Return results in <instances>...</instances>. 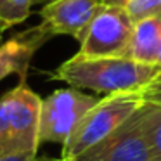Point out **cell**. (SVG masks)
Instances as JSON below:
<instances>
[{"instance_id":"1","label":"cell","mask_w":161,"mask_h":161,"mask_svg":"<svg viewBox=\"0 0 161 161\" xmlns=\"http://www.w3.org/2000/svg\"><path fill=\"white\" fill-rule=\"evenodd\" d=\"M161 66L146 64L128 57H94L76 52L50 73L52 80H59L73 88H87L99 94H116L146 88L158 75Z\"/></svg>"},{"instance_id":"2","label":"cell","mask_w":161,"mask_h":161,"mask_svg":"<svg viewBox=\"0 0 161 161\" xmlns=\"http://www.w3.org/2000/svg\"><path fill=\"white\" fill-rule=\"evenodd\" d=\"M142 90L116 92V94H109L99 99L97 104L78 123L71 137L63 144L61 158L68 161L87 151L94 144L101 142L119 125H123L142 106Z\"/></svg>"},{"instance_id":"3","label":"cell","mask_w":161,"mask_h":161,"mask_svg":"<svg viewBox=\"0 0 161 161\" xmlns=\"http://www.w3.org/2000/svg\"><path fill=\"white\" fill-rule=\"evenodd\" d=\"M99 102V97L85 94L80 88H59L42 99L38 139L63 146L83 116Z\"/></svg>"},{"instance_id":"4","label":"cell","mask_w":161,"mask_h":161,"mask_svg":"<svg viewBox=\"0 0 161 161\" xmlns=\"http://www.w3.org/2000/svg\"><path fill=\"white\" fill-rule=\"evenodd\" d=\"M133 25L125 7L102 5L78 42V52L94 57H126Z\"/></svg>"},{"instance_id":"5","label":"cell","mask_w":161,"mask_h":161,"mask_svg":"<svg viewBox=\"0 0 161 161\" xmlns=\"http://www.w3.org/2000/svg\"><path fill=\"white\" fill-rule=\"evenodd\" d=\"M68 161H161L140 128L137 111L101 142Z\"/></svg>"},{"instance_id":"6","label":"cell","mask_w":161,"mask_h":161,"mask_svg":"<svg viewBox=\"0 0 161 161\" xmlns=\"http://www.w3.org/2000/svg\"><path fill=\"white\" fill-rule=\"evenodd\" d=\"M0 99L4 101L7 109L14 154L38 153L42 97L33 92L26 81H19V85L5 92Z\"/></svg>"},{"instance_id":"7","label":"cell","mask_w":161,"mask_h":161,"mask_svg":"<svg viewBox=\"0 0 161 161\" xmlns=\"http://www.w3.org/2000/svg\"><path fill=\"white\" fill-rule=\"evenodd\" d=\"M102 5L104 0H47L40 18L54 36L68 35L80 42Z\"/></svg>"},{"instance_id":"8","label":"cell","mask_w":161,"mask_h":161,"mask_svg":"<svg viewBox=\"0 0 161 161\" xmlns=\"http://www.w3.org/2000/svg\"><path fill=\"white\" fill-rule=\"evenodd\" d=\"M52 36V31L40 23L38 26L19 31L7 42L0 43V81L11 75H18L21 81H26L31 57Z\"/></svg>"},{"instance_id":"9","label":"cell","mask_w":161,"mask_h":161,"mask_svg":"<svg viewBox=\"0 0 161 161\" xmlns=\"http://www.w3.org/2000/svg\"><path fill=\"white\" fill-rule=\"evenodd\" d=\"M159 42H161V16L140 19L133 25L126 57L139 61V63L156 64Z\"/></svg>"},{"instance_id":"10","label":"cell","mask_w":161,"mask_h":161,"mask_svg":"<svg viewBox=\"0 0 161 161\" xmlns=\"http://www.w3.org/2000/svg\"><path fill=\"white\" fill-rule=\"evenodd\" d=\"M137 118L146 139L161 158V102L144 99L142 106L137 109Z\"/></svg>"},{"instance_id":"11","label":"cell","mask_w":161,"mask_h":161,"mask_svg":"<svg viewBox=\"0 0 161 161\" xmlns=\"http://www.w3.org/2000/svg\"><path fill=\"white\" fill-rule=\"evenodd\" d=\"M35 0H0V35L25 23Z\"/></svg>"},{"instance_id":"12","label":"cell","mask_w":161,"mask_h":161,"mask_svg":"<svg viewBox=\"0 0 161 161\" xmlns=\"http://www.w3.org/2000/svg\"><path fill=\"white\" fill-rule=\"evenodd\" d=\"M125 9L133 23H137L146 18L161 16V0H128Z\"/></svg>"},{"instance_id":"13","label":"cell","mask_w":161,"mask_h":161,"mask_svg":"<svg viewBox=\"0 0 161 161\" xmlns=\"http://www.w3.org/2000/svg\"><path fill=\"white\" fill-rule=\"evenodd\" d=\"M11 154H14V151H12L11 125H9V116H7L5 104L0 99V159L5 156H11Z\"/></svg>"},{"instance_id":"14","label":"cell","mask_w":161,"mask_h":161,"mask_svg":"<svg viewBox=\"0 0 161 161\" xmlns=\"http://www.w3.org/2000/svg\"><path fill=\"white\" fill-rule=\"evenodd\" d=\"M142 95L144 99L149 101H159L161 102V73L147 85L146 88H142Z\"/></svg>"},{"instance_id":"15","label":"cell","mask_w":161,"mask_h":161,"mask_svg":"<svg viewBox=\"0 0 161 161\" xmlns=\"http://www.w3.org/2000/svg\"><path fill=\"white\" fill-rule=\"evenodd\" d=\"M35 159H36V153H19V154L5 156L0 161H35Z\"/></svg>"},{"instance_id":"16","label":"cell","mask_w":161,"mask_h":161,"mask_svg":"<svg viewBox=\"0 0 161 161\" xmlns=\"http://www.w3.org/2000/svg\"><path fill=\"white\" fill-rule=\"evenodd\" d=\"M128 0H104V5H113V7H126Z\"/></svg>"},{"instance_id":"17","label":"cell","mask_w":161,"mask_h":161,"mask_svg":"<svg viewBox=\"0 0 161 161\" xmlns=\"http://www.w3.org/2000/svg\"><path fill=\"white\" fill-rule=\"evenodd\" d=\"M35 161H64L63 158H38L36 156Z\"/></svg>"},{"instance_id":"18","label":"cell","mask_w":161,"mask_h":161,"mask_svg":"<svg viewBox=\"0 0 161 161\" xmlns=\"http://www.w3.org/2000/svg\"><path fill=\"white\" fill-rule=\"evenodd\" d=\"M156 64L161 66V42H159V49H158V56H156Z\"/></svg>"}]
</instances>
